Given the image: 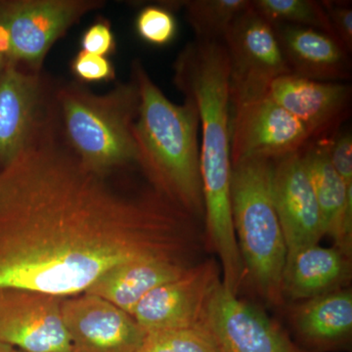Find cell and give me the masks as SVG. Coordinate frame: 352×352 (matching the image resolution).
<instances>
[{"instance_id": "6da1fadb", "label": "cell", "mask_w": 352, "mask_h": 352, "mask_svg": "<svg viewBox=\"0 0 352 352\" xmlns=\"http://www.w3.org/2000/svg\"><path fill=\"white\" fill-rule=\"evenodd\" d=\"M191 232L161 194L122 195L52 143L0 171V288L80 295L118 264L179 258Z\"/></svg>"}, {"instance_id": "7a4b0ae2", "label": "cell", "mask_w": 352, "mask_h": 352, "mask_svg": "<svg viewBox=\"0 0 352 352\" xmlns=\"http://www.w3.org/2000/svg\"><path fill=\"white\" fill-rule=\"evenodd\" d=\"M173 69L176 87L199 113L208 237L219 254L222 272L234 276L242 270L243 261L231 206L232 103L226 45L219 41L190 43L176 58Z\"/></svg>"}, {"instance_id": "3957f363", "label": "cell", "mask_w": 352, "mask_h": 352, "mask_svg": "<svg viewBox=\"0 0 352 352\" xmlns=\"http://www.w3.org/2000/svg\"><path fill=\"white\" fill-rule=\"evenodd\" d=\"M132 69L139 92L133 127L139 164L157 193L191 217H205L196 105L188 99L182 105L168 100L140 62Z\"/></svg>"}, {"instance_id": "277c9868", "label": "cell", "mask_w": 352, "mask_h": 352, "mask_svg": "<svg viewBox=\"0 0 352 352\" xmlns=\"http://www.w3.org/2000/svg\"><path fill=\"white\" fill-rule=\"evenodd\" d=\"M274 163L248 159L232 164L231 206L245 271L263 298L279 305L287 247L273 201Z\"/></svg>"}, {"instance_id": "5b68a950", "label": "cell", "mask_w": 352, "mask_h": 352, "mask_svg": "<svg viewBox=\"0 0 352 352\" xmlns=\"http://www.w3.org/2000/svg\"><path fill=\"white\" fill-rule=\"evenodd\" d=\"M59 104L69 144L85 168L105 175L119 166L139 164L133 133L139 92L133 80L105 95L67 87L60 91Z\"/></svg>"}, {"instance_id": "8992f818", "label": "cell", "mask_w": 352, "mask_h": 352, "mask_svg": "<svg viewBox=\"0 0 352 352\" xmlns=\"http://www.w3.org/2000/svg\"><path fill=\"white\" fill-rule=\"evenodd\" d=\"M223 43L232 110L268 96L276 78L292 74L274 27L252 6L234 22Z\"/></svg>"}, {"instance_id": "52a82bcc", "label": "cell", "mask_w": 352, "mask_h": 352, "mask_svg": "<svg viewBox=\"0 0 352 352\" xmlns=\"http://www.w3.org/2000/svg\"><path fill=\"white\" fill-rule=\"evenodd\" d=\"M98 2L87 0L0 1V25L8 34L7 61L41 64L52 44Z\"/></svg>"}, {"instance_id": "ba28073f", "label": "cell", "mask_w": 352, "mask_h": 352, "mask_svg": "<svg viewBox=\"0 0 352 352\" xmlns=\"http://www.w3.org/2000/svg\"><path fill=\"white\" fill-rule=\"evenodd\" d=\"M64 298L0 288V342L22 352H72L62 315Z\"/></svg>"}, {"instance_id": "9c48e42d", "label": "cell", "mask_w": 352, "mask_h": 352, "mask_svg": "<svg viewBox=\"0 0 352 352\" xmlns=\"http://www.w3.org/2000/svg\"><path fill=\"white\" fill-rule=\"evenodd\" d=\"M220 282L214 261L191 266L177 279L147 294L132 317L147 335L206 325L208 303Z\"/></svg>"}, {"instance_id": "30bf717a", "label": "cell", "mask_w": 352, "mask_h": 352, "mask_svg": "<svg viewBox=\"0 0 352 352\" xmlns=\"http://www.w3.org/2000/svg\"><path fill=\"white\" fill-rule=\"evenodd\" d=\"M311 141L302 122L270 96L232 110L231 162L279 161L302 152Z\"/></svg>"}, {"instance_id": "8fae6325", "label": "cell", "mask_w": 352, "mask_h": 352, "mask_svg": "<svg viewBox=\"0 0 352 352\" xmlns=\"http://www.w3.org/2000/svg\"><path fill=\"white\" fill-rule=\"evenodd\" d=\"M62 315L72 352H139L147 337L131 314L90 294L64 298Z\"/></svg>"}, {"instance_id": "7c38bea8", "label": "cell", "mask_w": 352, "mask_h": 352, "mask_svg": "<svg viewBox=\"0 0 352 352\" xmlns=\"http://www.w3.org/2000/svg\"><path fill=\"white\" fill-rule=\"evenodd\" d=\"M207 326L219 352H305L275 322L220 282L208 303Z\"/></svg>"}, {"instance_id": "4fadbf2b", "label": "cell", "mask_w": 352, "mask_h": 352, "mask_svg": "<svg viewBox=\"0 0 352 352\" xmlns=\"http://www.w3.org/2000/svg\"><path fill=\"white\" fill-rule=\"evenodd\" d=\"M351 87L288 74L270 85L268 96L307 127L311 141L332 138L351 110Z\"/></svg>"}, {"instance_id": "5bb4252c", "label": "cell", "mask_w": 352, "mask_h": 352, "mask_svg": "<svg viewBox=\"0 0 352 352\" xmlns=\"http://www.w3.org/2000/svg\"><path fill=\"white\" fill-rule=\"evenodd\" d=\"M272 195L283 230L287 256L318 244L324 236L320 210L302 152L275 162Z\"/></svg>"}, {"instance_id": "9a60e30c", "label": "cell", "mask_w": 352, "mask_h": 352, "mask_svg": "<svg viewBox=\"0 0 352 352\" xmlns=\"http://www.w3.org/2000/svg\"><path fill=\"white\" fill-rule=\"evenodd\" d=\"M39 104L38 76L7 61L0 69V164L3 168L34 144Z\"/></svg>"}, {"instance_id": "2e32d148", "label": "cell", "mask_w": 352, "mask_h": 352, "mask_svg": "<svg viewBox=\"0 0 352 352\" xmlns=\"http://www.w3.org/2000/svg\"><path fill=\"white\" fill-rule=\"evenodd\" d=\"M292 74L319 80H351V52L332 34L293 25H272Z\"/></svg>"}, {"instance_id": "e0dca14e", "label": "cell", "mask_w": 352, "mask_h": 352, "mask_svg": "<svg viewBox=\"0 0 352 352\" xmlns=\"http://www.w3.org/2000/svg\"><path fill=\"white\" fill-rule=\"evenodd\" d=\"M330 138L310 141L302 151L303 162L320 210L323 235L336 247L351 254L352 236V185L347 186L333 168L329 156Z\"/></svg>"}, {"instance_id": "ac0fdd59", "label": "cell", "mask_w": 352, "mask_h": 352, "mask_svg": "<svg viewBox=\"0 0 352 352\" xmlns=\"http://www.w3.org/2000/svg\"><path fill=\"white\" fill-rule=\"evenodd\" d=\"M191 266L180 258H145L118 264L85 292L131 314L152 289L177 279Z\"/></svg>"}, {"instance_id": "d6986e66", "label": "cell", "mask_w": 352, "mask_h": 352, "mask_svg": "<svg viewBox=\"0 0 352 352\" xmlns=\"http://www.w3.org/2000/svg\"><path fill=\"white\" fill-rule=\"evenodd\" d=\"M349 256L337 247L309 245L287 256L282 295L300 300L333 293L349 279Z\"/></svg>"}, {"instance_id": "ffe728a7", "label": "cell", "mask_w": 352, "mask_h": 352, "mask_svg": "<svg viewBox=\"0 0 352 352\" xmlns=\"http://www.w3.org/2000/svg\"><path fill=\"white\" fill-rule=\"evenodd\" d=\"M295 325L300 337L314 349L326 351L340 346L352 330L351 291L338 289L307 300L296 309Z\"/></svg>"}, {"instance_id": "44dd1931", "label": "cell", "mask_w": 352, "mask_h": 352, "mask_svg": "<svg viewBox=\"0 0 352 352\" xmlns=\"http://www.w3.org/2000/svg\"><path fill=\"white\" fill-rule=\"evenodd\" d=\"M196 41L223 43L234 22L251 7L249 0H190L183 1Z\"/></svg>"}, {"instance_id": "7402d4cb", "label": "cell", "mask_w": 352, "mask_h": 352, "mask_svg": "<svg viewBox=\"0 0 352 352\" xmlns=\"http://www.w3.org/2000/svg\"><path fill=\"white\" fill-rule=\"evenodd\" d=\"M252 8L271 25L311 28L333 34L321 1L316 0H252Z\"/></svg>"}, {"instance_id": "603a6c76", "label": "cell", "mask_w": 352, "mask_h": 352, "mask_svg": "<svg viewBox=\"0 0 352 352\" xmlns=\"http://www.w3.org/2000/svg\"><path fill=\"white\" fill-rule=\"evenodd\" d=\"M139 352H219L207 326L148 333Z\"/></svg>"}, {"instance_id": "cb8c5ba5", "label": "cell", "mask_w": 352, "mask_h": 352, "mask_svg": "<svg viewBox=\"0 0 352 352\" xmlns=\"http://www.w3.org/2000/svg\"><path fill=\"white\" fill-rule=\"evenodd\" d=\"M138 36L153 45L170 43L177 32L175 16L166 7L151 6L139 12L135 22Z\"/></svg>"}, {"instance_id": "d4e9b609", "label": "cell", "mask_w": 352, "mask_h": 352, "mask_svg": "<svg viewBox=\"0 0 352 352\" xmlns=\"http://www.w3.org/2000/svg\"><path fill=\"white\" fill-rule=\"evenodd\" d=\"M72 71L78 80L85 82H105L115 78V69L107 57L82 50L73 60Z\"/></svg>"}, {"instance_id": "484cf974", "label": "cell", "mask_w": 352, "mask_h": 352, "mask_svg": "<svg viewBox=\"0 0 352 352\" xmlns=\"http://www.w3.org/2000/svg\"><path fill=\"white\" fill-rule=\"evenodd\" d=\"M322 6L325 9L330 21L333 34L340 43L351 53L352 50V8L351 2L323 0Z\"/></svg>"}, {"instance_id": "4316f807", "label": "cell", "mask_w": 352, "mask_h": 352, "mask_svg": "<svg viewBox=\"0 0 352 352\" xmlns=\"http://www.w3.org/2000/svg\"><path fill=\"white\" fill-rule=\"evenodd\" d=\"M329 156L333 168L347 186L352 185L351 132H337L329 142Z\"/></svg>"}, {"instance_id": "83f0119b", "label": "cell", "mask_w": 352, "mask_h": 352, "mask_svg": "<svg viewBox=\"0 0 352 352\" xmlns=\"http://www.w3.org/2000/svg\"><path fill=\"white\" fill-rule=\"evenodd\" d=\"M115 36L107 23L97 22L90 25L82 38V51L105 56L115 50Z\"/></svg>"}, {"instance_id": "f1b7e54d", "label": "cell", "mask_w": 352, "mask_h": 352, "mask_svg": "<svg viewBox=\"0 0 352 352\" xmlns=\"http://www.w3.org/2000/svg\"><path fill=\"white\" fill-rule=\"evenodd\" d=\"M15 349L12 346H8V344H2L0 342V352H14Z\"/></svg>"}, {"instance_id": "f546056e", "label": "cell", "mask_w": 352, "mask_h": 352, "mask_svg": "<svg viewBox=\"0 0 352 352\" xmlns=\"http://www.w3.org/2000/svg\"><path fill=\"white\" fill-rule=\"evenodd\" d=\"M6 63V62L4 61L3 59H1V58H0V69H1L2 67H3V65Z\"/></svg>"}, {"instance_id": "4dcf8cb0", "label": "cell", "mask_w": 352, "mask_h": 352, "mask_svg": "<svg viewBox=\"0 0 352 352\" xmlns=\"http://www.w3.org/2000/svg\"><path fill=\"white\" fill-rule=\"evenodd\" d=\"M14 352H22V351H17V349H15V351Z\"/></svg>"}]
</instances>
